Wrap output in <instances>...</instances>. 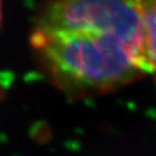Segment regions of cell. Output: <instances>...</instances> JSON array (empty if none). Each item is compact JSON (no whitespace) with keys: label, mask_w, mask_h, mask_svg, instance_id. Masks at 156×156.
Listing matches in <instances>:
<instances>
[{"label":"cell","mask_w":156,"mask_h":156,"mask_svg":"<svg viewBox=\"0 0 156 156\" xmlns=\"http://www.w3.org/2000/svg\"><path fill=\"white\" fill-rule=\"evenodd\" d=\"M139 12L147 62L151 72L156 74V0H132Z\"/></svg>","instance_id":"3"},{"label":"cell","mask_w":156,"mask_h":156,"mask_svg":"<svg viewBox=\"0 0 156 156\" xmlns=\"http://www.w3.org/2000/svg\"><path fill=\"white\" fill-rule=\"evenodd\" d=\"M30 45L49 80L74 96L105 94L151 73L145 53L113 35L34 28Z\"/></svg>","instance_id":"1"},{"label":"cell","mask_w":156,"mask_h":156,"mask_svg":"<svg viewBox=\"0 0 156 156\" xmlns=\"http://www.w3.org/2000/svg\"><path fill=\"white\" fill-rule=\"evenodd\" d=\"M34 28L113 35L146 55L142 23L132 0H49Z\"/></svg>","instance_id":"2"},{"label":"cell","mask_w":156,"mask_h":156,"mask_svg":"<svg viewBox=\"0 0 156 156\" xmlns=\"http://www.w3.org/2000/svg\"><path fill=\"white\" fill-rule=\"evenodd\" d=\"M1 20H2V8H1V0H0V24H1Z\"/></svg>","instance_id":"4"}]
</instances>
